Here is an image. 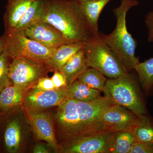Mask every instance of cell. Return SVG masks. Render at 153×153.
Masks as SVG:
<instances>
[{"label": "cell", "mask_w": 153, "mask_h": 153, "mask_svg": "<svg viewBox=\"0 0 153 153\" xmlns=\"http://www.w3.org/2000/svg\"><path fill=\"white\" fill-rule=\"evenodd\" d=\"M42 21L55 27L70 43L85 42L93 35L77 0H49Z\"/></svg>", "instance_id": "cell-1"}, {"label": "cell", "mask_w": 153, "mask_h": 153, "mask_svg": "<svg viewBox=\"0 0 153 153\" xmlns=\"http://www.w3.org/2000/svg\"><path fill=\"white\" fill-rule=\"evenodd\" d=\"M137 0H121L120 6L113 10L116 26L110 34L100 33L102 40L116 54L128 72H131L140 63L135 54L137 42L129 33L126 25L127 13L132 7L139 5Z\"/></svg>", "instance_id": "cell-2"}, {"label": "cell", "mask_w": 153, "mask_h": 153, "mask_svg": "<svg viewBox=\"0 0 153 153\" xmlns=\"http://www.w3.org/2000/svg\"><path fill=\"white\" fill-rule=\"evenodd\" d=\"M141 88L137 75L131 72L107 79L102 92L116 104L138 115L148 114Z\"/></svg>", "instance_id": "cell-3"}, {"label": "cell", "mask_w": 153, "mask_h": 153, "mask_svg": "<svg viewBox=\"0 0 153 153\" xmlns=\"http://www.w3.org/2000/svg\"><path fill=\"white\" fill-rule=\"evenodd\" d=\"M83 49L88 67L97 69L109 79L128 73L120 59L102 40L100 34L91 37L85 42Z\"/></svg>", "instance_id": "cell-4"}, {"label": "cell", "mask_w": 153, "mask_h": 153, "mask_svg": "<svg viewBox=\"0 0 153 153\" xmlns=\"http://www.w3.org/2000/svg\"><path fill=\"white\" fill-rule=\"evenodd\" d=\"M6 46L4 53L9 58L23 57L46 63L56 49H51L25 36L22 33H5Z\"/></svg>", "instance_id": "cell-5"}, {"label": "cell", "mask_w": 153, "mask_h": 153, "mask_svg": "<svg viewBox=\"0 0 153 153\" xmlns=\"http://www.w3.org/2000/svg\"><path fill=\"white\" fill-rule=\"evenodd\" d=\"M50 71L46 63L26 57H16L9 66V74L13 85L31 88Z\"/></svg>", "instance_id": "cell-6"}, {"label": "cell", "mask_w": 153, "mask_h": 153, "mask_svg": "<svg viewBox=\"0 0 153 153\" xmlns=\"http://www.w3.org/2000/svg\"><path fill=\"white\" fill-rule=\"evenodd\" d=\"M115 131L104 130L80 137L59 146L63 153H111Z\"/></svg>", "instance_id": "cell-7"}, {"label": "cell", "mask_w": 153, "mask_h": 153, "mask_svg": "<svg viewBox=\"0 0 153 153\" xmlns=\"http://www.w3.org/2000/svg\"><path fill=\"white\" fill-rule=\"evenodd\" d=\"M56 118L64 143L85 136L74 100L67 98L58 105Z\"/></svg>", "instance_id": "cell-8"}, {"label": "cell", "mask_w": 153, "mask_h": 153, "mask_svg": "<svg viewBox=\"0 0 153 153\" xmlns=\"http://www.w3.org/2000/svg\"><path fill=\"white\" fill-rule=\"evenodd\" d=\"M65 88L44 91L33 86L25 94L23 101L24 107L35 111H44L52 107L58 106L67 98Z\"/></svg>", "instance_id": "cell-9"}, {"label": "cell", "mask_w": 153, "mask_h": 153, "mask_svg": "<svg viewBox=\"0 0 153 153\" xmlns=\"http://www.w3.org/2000/svg\"><path fill=\"white\" fill-rule=\"evenodd\" d=\"M139 120V116L117 104L113 105L102 114V121L108 129L132 133Z\"/></svg>", "instance_id": "cell-10"}, {"label": "cell", "mask_w": 153, "mask_h": 153, "mask_svg": "<svg viewBox=\"0 0 153 153\" xmlns=\"http://www.w3.org/2000/svg\"><path fill=\"white\" fill-rule=\"evenodd\" d=\"M23 34L28 38L51 49H57L63 44L71 43L55 27L42 21L31 25Z\"/></svg>", "instance_id": "cell-11"}, {"label": "cell", "mask_w": 153, "mask_h": 153, "mask_svg": "<svg viewBox=\"0 0 153 153\" xmlns=\"http://www.w3.org/2000/svg\"><path fill=\"white\" fill-rule=\"evenodd\" d=\"M25 110L30 125L38 139L45 141L53 149L59 152L53 122L49 114L44 111Z\"/></svg>", "instance_id": "cell-12"}, {"label": "cell", "mask_w": 153, "mask_h": 153, "mask_svg": "<svg viewBox=\"0 0 153 153\" xmlns=\"http://www.w3.org/2000/svg\"><path fill=\"white\" fill-rule=\"evenodd\" d=\"M48 4L49 0H36L28 8L16 27L9 33L23 34L31 25L42 21L47 12Z\"/></svg>", "instance_id": "cell-13"}, {"label": "cell", "mask_w": 153, "mask_h": 153, "mask_svg": "<svg viewBox=\"0 0 153 153\" xmlns=\"http://www.w3.org/2000/svg\"><path fill=\"white\" fill-rule=\"evenodd\" d=\"M36 0H8L4 17L5 33L12 31Z\"/></svg>", "instance_id": "cell-14"}, {"label": "cell", "mask_w": 153, "mask_h": 153, "mask_svg": "<svg viewBox=\"0 0 153 153\" xmlns=\"http://www.w3.org/2000/svg\"><path fill=\"white\" fill-rule=\"evenodd\" d=\"M87 68L86 55L83 47L74 54L59 71L66 77L68 86L78 79Z\"/></svg>", "instance_id": "cell-15"}, {"label": "cell", "mask_w": 153, "mask_h": 153, "mask_svg": "<svg viewBox=\"0 0 153 153\" xmlns=\"http://www.w3.org/2000/svg\"><path fill=\"white\" fill-rule=\"evenodd\" d=\"M111 0H77L82 14L94 34L99 35L98 20L100 13Z\"/></svg>", "instance_id": "cell-16"}, {"label": "cell", "mask_w": 153, "mask_h": 153, "mask_svg": "<svg viewBox=\"0 0 153 153\" xmlns=\"http://www.w3.org/2000/svg\"><path fill=\"white\" fill-rule=\"evenodd\" d=\"M85 43H70L58 47L46 63L50 71H59L74 54L83 48Z\"/></svg>", "instance_id": "cell-17"}, {"label": "cell", "mask_w": 153, "mask_h": 153, "mask_svg": "<svg viewBox=\"0 0 153 153\" xmlns=\"http://www.w3.org/2000/svg\"><path fill=\"white\" fill-rule=\"evenodd\" d=\"M30 88L13 85L5 88L0 93V108L8 111L21 105Z\"/></svg>", "instance_id": "cell-18"}, {"label": "cell", "mask_w": 153, "mask_h": 153, "mask_svg": "<svg viewBox=\"0 0 153 153\" xmlns=\"http://www.w3.org/2000/svg\"><path fill=\"white\" fill-rule=\"evenodd\" d=\"M65 91L67 98L85 102L94 101L102 97L101 91L88 87L77 79L66 87Z\"/></svg>", "instance_id": "cell-19"}, {"label": "cell", "mask_w": 153, "mask_h": 153, "mask_svg": "<svg viewBox=\"0 0 153 153\" xmlns=\"http://www.w3.org/2000/svg\"><path fill=\"white\" fill-rule=\"evenodd\" d=\"M145 94L150 95L153 92V57L140 62L134 68Z\"/></svg>", "instance_id": "cell-20"}, {"label": "cell", "mask_w": 153, "mask_h": 153, "mask_svg": "<svg viewBox=\"0 0 153 153\" xmlns=\"http://www.w3.org/2000/svg\"><path fill=\"white\" fill-rule=\"evenodd\" d=\"M138 116V121L132 133L138 142L153 145V119L148 114Z\"/></svg>", "instance_id": "cell-21"}, {"label": "cell", "mask_w": 153, "mask_h": 153, "mask_svg": "<svg viewBox=\"0 0 153 153\" xmlns=\"http://www.w3.org/2000/svg\"><path fill=\"white\" fill-rule=\"evenodd\" d=\"M22 140V129L17 119L11 121L7 126L4 133L6 149L9 153H16Z\"/></svg>", "instance_id": "cell-22"}, {"label": "cell", "mask_w": 153, "mask_h": 153, "mask_svg": "<svg viewBox=\"0 0 153 153\" xmlns=\"http://www.w3.org/2000/svg\"><path fill=\"white\" fill-rule=\"evenodd\" d=\"M137 142L135 136L131 132L116 131L111 153H129L134 144Z\"/></svg>", "instance_id": "cell-23"}, {"label": "cell", "mask_w": 153, "mask_h": 153, "mask_svg": "<svg viewBox=\"0 0 153 153\" xmlns=\"http://www.w3.org/2000/svg\"><path fill=\"white\" fill-rule=\"evenodd\" d=\"M79 81L88 87L102 91L107 81L106 76L97 69L88 67L78 77Z\"/></svg>", "instance_id": "cell-24"}, {"label": "cell", "mask_w": 153, "mask_h": 153, "mask_svg": "<svg viewBox=\"0 0 153 153\" xmlns=\"http://www.w3.org/2000/svg\"><path fill=\"white\" fill-rule=\"evenodd\" d=\"M9 59L4 52L0 54V93L4 88L13 84L9 74Z\"/></svg>", "instance_id": "cell-25"}, {"label": "cell", "mask_w": 153, "mask_h": 153, "mask_svg": "<svg viewBox=\"0 0 153 153\" xmlns=\"http://www.w3.org/2000/svg\"><path fill=\"white\" fill-rule=\"evenodd\" d=\"M37 89L41 90L49 91L57 89L51 78L45 76L41 77L34 86Z\"/></svg>", "instance_id": "cell-26"}, {"label": "cell", "mask_w": 153, "mask_h": 153, "mask_svg": "<svg viewBox=\"0 0 153 153\" xmlns=\"http://www.w3.org/2000/svg\"><path fill=\"white\" fill-rule=\"evenodd\" d=\"M129 153H153V145L137 142Z\"/></svg>", "instance_id": "cell-27"}, {"label": "cell", "mask_w": 153, "mask_h": 153, "mask_svg": "<svg viewBox=\"0 0 153 153\" xmlns=\"http://www.w3.org/2000/svg\"><path fill=\"white\" fill-rule=\"evenodd\" d=\"M51 79L57 89L67 87L66 77L62 72L59 70H55Z\"/></svg>", "instance_id": "cell-28"}, {"label": "cell", "mask_w": 153, "mask_h": 153, "mask_svg": "<svg viewBox=\"0 0 153 153\" xmlns=\"http://www.w3.org/2000/svg\"><path fill=\"white\" fill-rule=\"evenodd\" d=\"M144 22L148 31V40L153 42V11H150L145 16Z\"/></svg>", "instance_id": "cell-29"}, {"label": "cell", "mask_w": 153, "mask_h": 153, "mask_svg": "<svg viewBox=\"0 0 153 153\" xmlns=\"http://www.w3.org/2000/svg\"><path fill=\"white\" fill-rule=\"evenodd\" d=\"M33 152L34 153H49L50 152L48 148L43 145L36 144L34 147Z\"/></svg>", "instance_id": "cell-30"}, {"label": "cell", "mask_w": 153, "mask_h": 153, "mask_svg": "<svg viewBox=\"0 0 153 153\" xmlns=\"http://www.w3.org/2000/svg\"><path fill=\"white\" fill-rule=\"evenodd\" d=\"M6 37L5 35L0 37V54H1L4 51L6 46Z\"/></svg>", "instance_id": "cell-31"}]
</instances>
